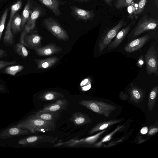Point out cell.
<instances>
[{
	"label": "cell",
	"mask_w": 158,
	"mask_h": 158,
	"mask_svg": "<svg viewBox=\"0 0 158 158\" xmlns=\"http://www.w3.org/2000/svg\"><path fill=\"white\" fill-rule=\"evenodd\" d=\"M15 126L27 130L31 134L55 131L56 127L55 122L36 118L33 114L20 121Z\"/></svg>",
	"instance_id": "6da1fadb"
},
{
	"label": "cell",
	"mask_w": 158,
	"mask_h": 158,
	"mask_svg": "<svg viewBox=\"0 0 158 158\" xmlns=\"http://www.w3.org/2000/svg\"><path fill=\"white\" fill-rule=\"evenodd\" d=\"M79 104L97 114L109 117L116 108L114 106L105 102L93 100H83L79 102Z\"/></svg>",
	"instance_id": "7a4b0ae2"
},
{
	"label": "cell",
	"mask_w": 158,
	"mask_h": 158,
	"mask_svg": "<svg viewBox=\"0 0 158 158\" xmlns=\"http://www.w3.org/2000/svg\"><path fill=\"white\" fill-rule=\"evenodd\" d=\"M43 26L58 39L67 41L69 39L67 33L56 19L50 17L44 19L42 22Z\"/></svg>",
	"instance_id": "3957f363"
},
{
	"label": "cell",
	"mask_w": 158,
	"mask_h": 158,
	"mask_svg": "<svg viewBox=\"0 0 158 158\" xmlns=\"http://www.w3.org/2000/svg\"><path fill=\"white\" fill-rule=\"evenodd\" d=\"M126 23L125 19H122L114 26L110 28L106 29L103 31L98 44L100 53L102 52L108 46L118 32Z\"/></svg>",
	"instance_id": "277c9868"
},
{
	"label": "cell",
	"mask_w": 158,
	"mask_h": 158,
	"mask_svg": "<svg viewBox=\"0 0 158 158\" xmlns=\"http://www.w3.org/2000/svg\"><path fill=\"white\" fill-rule=\"evenodd\" d=\"M158 25V19L145 15L140 18L130 34L133 37H137L147 31L155 29Z\"/></svg>",
	"instance_id": "5b68a950"
},
{
	"label": "cell",
	"mask_w": 158,
	"mask_h": 158,
	"mask_svg": "<svg viewBox=\"0 0 158 158\" xmlns=\"http://www.w3.org/2000/svg\"><path fill=\"white\" fill-rule=\"evenodd\" d=\"M146 69L148 74H153L155 76L158 74V60L157 52L154 45L152 44L145 55Z\"/></svg>",
	"instance_id": "8992f818"
},
{
	"label": "cell",
	"mask_w": 158,
	"mask_h": 158,
	"mask_svg": "<svg viewBox=\"0 0 158 158\" xmlns=\"http://www.w3.org/2000/svg\"><path fill=\"white\" fill-rule=\"evenodd\" d=\"M106 131L104 130L92 136H89L80 139H72L65 142L59 141L54 145L55 147L64 146L69 147L85 146L88 147L94 143L99 137L101 135Z\"/></svg>",
	"instance_id": "52a82bcc"
},
{
	"label": "cell",
	"mask_w": 158,
	"mask_h": 158,
	"mask_svg": "<svg viewBox=\"0 0 158 158\" xmlns=\"http://www.w3.org/2000/svg\"><path fill=\"white\" fill-rule=\"evenodd\" d=\"M58 139L57 136L46 135H35L19 139L18 144L23 146H32L42 143H54Z\"/></svg>",
	"instance_id": "ba28073f"
},
{
	"label": "cell",
	"mask_w": 158,
	"mask_h": 158,
	"mask_svg": "<svg viewBox=\"0 0 158 158\" xmlns=\"http://www.w3.org/2000/svg\"><path fill=\"white\" fill-rule=\"evenodd\" d=\"M71 14L77 20L84 22L92 20L95 14L94 10H88L81 9L74 5L70 6Z\"/></svg>",
	"instance_id": "9c48e42d"
},
{
	"label": "cell",
	"mask_w": 158,
	"mask_h": 158,
	"mask_svg": "<svg viewBox=\"0 0 158 158\" xmlns=\"http://www.w3.org/2000/svg\"><path fill=\"white\" fill-rule=\"evenodd\" d=\"M136 20L133 19L125 27L121 29L117 33L114 40L108 46V50L114 49L118 47L131 29L136 23Z\"/></svg>",
	"instance_id": "30bf717a"
},
{
	"label": "cell",
	"mask_w": 158,
	"mask_h": 158,
	"mask_svg": "<svg viewBox=\"0 0 158 158\" xmlns=\"http://www.w3.org/2000/svg\"><path fill=\"white\" fill-rule=\"evenodd\" d=\"M36 54L38 56H44L53 55L61 52L62 48L54 43L48 44L43 47L35 50Z\"/></svg>",
	"instance_id": "8fae6325"
},
{
	"label": "cell",
	"mask_w": 158,
	"mask_h": 158,
	"mask_svg": "<svg viewBox=\"0 0 158 158\" xmlns=\"http://www.w3.org/2000/svg\"><path fill=\"white\" fill-rule=\"evenodd\" d=\"M29 134V132L27 130L13 126L1 132L0 133V139H6L13 137Z\"/></svg>",
	"instance_id": "7c38bea8"
},
{
	"label": "cell",
	"mask_w": 158,
	"mask_h": 158,
	"mask_svg": "<svg viewBox=\"0 0 158 158\" xmlns=\"http://www.w3.org/2000/svg\"><path fill=\"white\" fill-rule=\"evenodd\" d=\"M149 39V36L145 35L135 39L127 44L124 47V51L131 53L137 51L141 48Z\"/></svg>",
	"instance_id": "4fadbf2b"
},
{
	"label": "cell",
	"mask_w": 158,
	"mask_h": 158,
	"mask_svg": "<svg viewBox=\"0 0 158 158\" xmlns=\"http://www.w3.org/2000/svg\"><path fill=\"white\" fill-rule=\"evenodd\" d=\"M43 37L37 33L26 35L24 39V45L29 48L35 50L42 46Z\"/></svg>",
	"instance_id": "5bb4252c"
},
{
	"label": "cell",
	"mask_w": 158,
	"mask_h": 158,
	"mask_svg": "<svg viewBox=\"0 0 158 158\" xmlns=\"http://www.w3.org/2000/svg\"><path fill=\"white\" fill-rule=\"evenodd\" d=\"M69 102L66 99H58L55 102L45 105L41 110L51 112H60L66 110Z\"/></svg>",
	"instance_id": "9a60e30c"
},
{
	"label": "cell",
	"mask_w": 158,
	"mask_h": 158,
	"mask_svg": "<svg viewBox=\"0 0 158 158\" xmlns=\"http://www.w3.org/2000/svg\"><path fill=\"white\" fill-rule=\"evenodd\" d=\"M130 99L135 103L139 104L141 103L145 96L144 91L140 88L132 83L128 89Z\"/></svg>",
	"instance_id": "2e32d148"
},
{
	"label": "cell",
	"mask_w": 158,
	"mask_h": 158,
	"mask_svg": "<svg viewBox=\"0 0 158 158\" xmlns=\"http://www.w3.org/2000/svg\"><path fill=\"white\" fill-rule=\"evenodd\" d=\"M33 114L36 118L55 122L58 121L61 117L60 112H50L41 110Z\"/></svg>",
	"instance_id": "e0dca14e"
},
{
	"label": "cell",
	"mask_w": 158,
	"mask_h": 158,
	"mask_svg": "<svg viewBox=\"0 0 158 158\" xmlns=\"http://www.w3.org/2000/svg\"><path fill=\"white\" fill-rule=\"evenodd\" d=\"M69 120L76 125L78 126L89 124L92 122V119L87 114L78 111L74 112Z\"/></svg>",
	"instance_id": "ac0fdd59"
},
{
	"label": "cell",
	"mask_w": 158,
	"mask_h": 158,
	"mask_svg": "<svg viewBox=\"0 0 158 158\" xmlns=\"http://www.w3.org/2000/svg\"><path fill=\"white\" fill-rule=\"evenodd\" d=\"M48 8L57 17L61 14L59 9L60 5L64 4L61 0H37Z\"/></svg>",
	"instance_id": "d6986e66"
},
{
	"label": "cell",
	"mask_w": 158,
	"mask_h": 158,
	"mask_svg": "<svg viewBox=\"0 0 158 158\" xmlns=\"http://www.w3.org/2000/svg\"><path fill=\"white\" fill-rule=\"evenodd\" d=\"M44 12L43 9L40 5L31 8V14L26 24L31 30L34 29L36 20L39 17L43 15Z\"/></svg>",
	"instance_id": "ffe728a7"
},
{
	"label": "cell",
	"mask_w": 158,
	"mask_h": 158,
	"mask_svg": "<svg viewBox=\"0 0 158 158\" xmlns=\"http://www.w3.org/2000/svg\"><path fill=\"white\" fill-rule=\"evenodd\" d=\"M60 59L56 56H53L47 58L41 59L35 58L34 59L39 69H46L49 68L56 64Z\"/></svg>",
	"instance_id": "44dd1931"
},
{
	"label": "cell",
	"mask_w": 158,
	"mask_h": 158,
	"mask_svg": "<svg viewBox=\"0 0 158 158\" xmlns=\"http://www.w3.org/2000/svg\"><path fill=\"white\" fill-rule=\"evenodd\" d=\"M64 95L58 92L54 91H47L41 94L38 99L42 101H47L55 100L62 99L64 98Z\"/></svg>",
	"instance_id": "7402d4cb"
},
{
	"label": "cell",
	"mask_w": 158,
	"mask_h": 158,
	"mask_svg": "<svg viewBox=\"0 0 158 158\" xmlns=\"http://www.w3.org/2000/svg\"><path fill=\"white\" fill-rule=\"evenodd\" d=\"M148 0H133L134 10L132 13V19L136 20L143 13L144 10Z\"/></svg>",
	"instance_id": "603a6c76"
},
{
	"label": "cell",
	"mask_w": 158,
	"mask_h": 158,
	"mask_svg": "<svg viewBox=\"0 0 158 158\" xmlns=\"http://www.w3.org/2000/svg\"><path fill=\"white\" fill-rule=\"evenodd\" d=\"M31 0H27L21 17V29L24 27L30 16L31 11Z\"/></svg>",
	"instance_id": "cb8c5ba5"
},
{
	"label": "cell",
	"mask_w": 158,
	"mask_h": 158,
	"mask_svg": "<svg viewBox=\"0 0 158 158\" xmlns=\"http://www.w3.org/2000/svg\"><path fill=\"white\" fill-rule=\"evenodd\" d=\"M120 121V120H111L98 123L90 130L89 134H92L96 132L106 129L109 127L118 123Z\"/></svg>",
	"instance_id": "d4e9b609"
},
{
	"label": "cell",
	"mask_w": 158,
	"mask_h": 158,
	"mask_svg": "<svg viewBox=\"0 0 158 158\" xmlns=\"http://www.w3.org/2000/svg\"><path fill=\"white\" fill-rule=\"evenodd\" d=\"M12 20H9L3 37L4 43L7 45H12L14 44V35L11 29Z\"/></svg>",
	"instance_id": "484cf974"
},
{
	"label": "cell",
	"mask_w": 158,
	"mask_h": 158,
	"mask_svg": "<svg viewBox=\"0 0 158 158\" xmlns=\"http://www.w3.org/2000/svg\"><path fill=\"white\" fill-rule=\"evenodd\" d=\"M21 23V17L19 14H16L13 17L11 22V29L13 35L20 31Z\"/></svg>",
	"instance_id": "4316f807"
},
{
	"label": "cell",
	"mask_w": 158,
	"mask_h": 158,
	"mask_svg": "<svg viewBox=\"0 0 158 158\" xmlns=\"http://www.w3.org/2000/svg\"><path fill=\"white\" fill-rule=\"evenodd\" d=\"M158 92V87L157 85L151 91L148 100V107L149 110H152L154 106Z\"/></svg>",
	"instance_id": "83f0119b"
},
{
	"label": "cell",
	"mask_w": 158,
	"mask_h": 158,
	"mask_svg": "<svg viewBox=\"0 0 158 158\" xmlns=\"http://www.w3.org/2000/svg\"><path fill=\"white\" fill-rule=\"evenodd\" d=\"M24 67L22 65H11L6 67L4 70L5 73L12 76H15L17 73L22 71Z\"/></svg>",
	"instance_id": "f1b7e54d"
},
{
	"label": "cell",
	"mask_w": 158,
	"mask_h": 158,
	"mask_svg": "<svg viewBox=\"0 0 158 158\" xmlns=\"http://www.w3.org/2000/svg\"><path fill=\"white\" fill-rule=\"evenodd\" d=\"M133 0H115L114 5L116 9H120L130 6Z\"/></svg>",
	"instance_id": "f546056e"
},
{
	"label": "cell",
	"mask_w": 158,
	"mask_h": 158,
	"mask_svg": "<svg viewBox=\"0 0 158 158\" xmlns=\"http://www.w3.org/2000/svg\"><path fill=\"white\" fill-rule=\"evenodd\" d=\"M15 50L17 53L22 57H25L28 56V51L23 44L19 42L15 45Z\"/></svg>",
	"instance_id": "4dcf8cb0"
},
{
	"label": "cell",
	"mask_w": 158,
	"mask_h": 158,
	"mask_svg": "<svg viewBox=\"0 0 158 158\" xmlns=\"http://www.w3.org/2000/svg\"><path fill=\"white\" fill-rule=\"evenodd\" d=\"M22 4V1L19 0L11 6L9 20H12L16 13L21 8Z\"/></svg>",
	"instance_id": "1f68e13d"
},
{
	"label": "cell",
	"mask_w": 158,
	"mask_h": 158,
	"mask_svg": "<svg viewBox=\"0 0 158 158\" xmlns=\"http://www.w3.org/2000/svg\"><path fill=\"white\" fill-rule=\"evenodd\" d=\"M9 10L7 8L4 11L0 20V41L1 40L2 32L4 30L5 22Z\"/></svg>",
	"instance_id": "d6a6232c"
},
{
	"label": "cell",
	"mask_w": 158,
	"mask_h": 158,
	"mask_svg": "<svg viewBox=\"0 0 158 158\" xmlns=\"http://www.w3.org/2000/svg\"><path fill=\"white\" fill-rule=\"evenodd\" d=\"M122 127L119 126L114 131H112L110 134L107 135L105 136L103 139L101 140V141L99 142L98 143L94 145V146L99 147L103 142H107L109 141L111 139L112 136L117 131L119 130Z\"/></svg>",
	"instance_id": "836d02e7"
},
{
	"label": "cell",
	"mask_w": 158,
	"mask_h": 158,
	"mask_svg": "<svg viewBox=\"0 0 158 158\" xmlns=\"http://www.w3.org/2000/svg\"><path fill=\"white\" fill-rule=\"evenodd\" d=\"M31 31L30 28L27 25H26L25 28L21 35L20 42L24 44V38L27 34L29 33Z\"/></svg>",
	"instance_id": "e575fe53"
},
{
	"label": "cell",
	"mask_w": 158,
	"mask_h": 158,
	"mask_svg": "<svg viewBox=\"0 0 158 158\" xmlns=\"http://www.w3.org/2000/svg\"><path fill=\"white\" fill-rule=\"evenodd\" d=\"M16 63V61H7L0 60V69L5 67L14 64Z\"/></svg>",
	"instance_id": "d590c367"
},
{
	"label": "cell",
	"mask_w": 158,
	"mask_h": 158,
	"mask_svg": "<svg viewBox=\"0 0 158 158\" xmlns=\"http://www.w3.org/2000/svg\"><path fill=\"white\" fill-rule=\"evenodd\" d=\"M143 55H140L137 62L136 63V65L139 68H141L144 64V60H143Z\"/></svg>",
	"instance_id": "8d00e7d4"
},
{
	"label": "cell",
	"mask_w": 158,
	"mask_h": 158,
	"mask_svg": "<svg viewBox=\"0 0 158 158\" xmlns=\"http://www.w3.org/2000/svg\"><path fill=\"white\" fill-rule=\"evenodd\" d=\"M158 129L157 128H153L151 129L148 132L149 135H153L158 132Z\"/></svg>",
	"instance_id": "74e56055"
},
{
	"label": "cell",
	"mask_w": 158,
	"mask_h": 158,
	"mask_svg": "<svg viewBox=\"0 0 158 158\" xmlns=\"http://www.w3.org/2000/svg\"><path fill=\"white\" fill-rule=\"evenodd\" d=\"M120 97L121 99H125L127 98V95L124 92L122 91L120 93Z\"/></svg>",
	"instance_id": "f35d334b"
},
{
	"label": "cell",
	"mask_w": 158,
	"mask_h": 158,
	"mask_svg": "<svg viewBox=\"0 0 158 158\" xmlns=\"http://www.w3.org/2000/svg\"><path fill=\"white\" fill-rule=\"evenodd\" d=\"M106 4L110 7L113 6V2L114 0H104Z\"/></svg>",
	"instance_id": "ab89813d"
},
{
	"label": "cell",
	"mask_w": 158,
	"mask_h": 158,
	"mask_svg": "<svg viewBox=\"0 0 158 158\" xmlns=\"http://www.w3.org/2000/svg\"><path fill=\"white\" fill-rule=\"evenodd\" d=\"M148 131V128L147 127H143L140 130V133L142 134H146Z\"/></svg>",
	"instance_id": "60d3db41"
},
{
	"label": "cell",
	"mask_w": 158,
	"mask_h": 158,
	"mask_svg": "<svg viewBox=\"0 0 158 158\" xmlns=\"http://www.w3.org/2000/svg\"><path fill=\"white\" fill-rule=\"evenodd\" d=\"M6 56V52L4 50L0 49V58Z\"/></svg>",
	"instance_id": "b9f144b4"
},
{
	"label": "cell",
	"mask_w": 158,
	"mask_h": 158,
	"mask_svg": "<svg viewBox=\"0 0 158 158\" xmlns=\"http://www.w3.org/2000/svg\"><path fill=\"white\" fill-rule=\"evenodd\" d=\"M75 1L78 2H89L90 0H73Z\"/></svg>",
	"instance_id": "7bdbcfd3"
},
{
	"label": "cell",
	"mask_w": 158,
	"mask_h": 158,
	"mask_svg": "<svg viewBox=\"0 0 158 158\" xmlns=\"http://www.w3.org/2000/svg\"><path fill=\"white\" fill-rule=\"evenodd\" d=\"M154 3L155 4L157 9H158V0H154Z\"/></svg>",
	"instance_id": "ee69618b"
},
{
	"label": "cell",
	"mask_w": 158,
	"mask_h": 158,
	"mask_svg": "<svg viewBox=\"0 0 158 158\" xmlns=\"http://www.w3.org/2000/svg\"><path fill=\"white\" fill-rule=\"evenodd\" d=\"M5 90V89L3 86L0 84V92Z\"/></svg>",
	"instance_id": "f6af8a7d"
},
{
	"label": "cell",
	"mask_w": 158,
	"mask_h": 158,
	"mask_svg": "<svg viewBox=\"0 0 158 158\" xmlns=\"http://www.w3.org/2000/svg\"></svg>",
	"instance_id": "bcb514c9"
}]
</instances>
